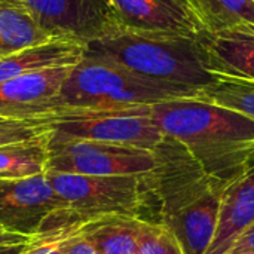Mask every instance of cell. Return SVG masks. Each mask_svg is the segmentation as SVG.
<instances>
[{
  "label": "cell",
  "mask_w": 254,
  "mask_h": 254,
  "mask_svg": "<svg viewBox=\"0 0 254 254\" xmlns=\"http://www.w3.org/2000/svg\"><path fill=\"white\" fill-rule=\"evenodd\" d=\"M153 152L156 167L146 174V188L158 201L156 223L174 235L185 254H205L214 238L226 182L171 138L165 137Z\"/></svg>",
  "instance_id": "obj_1"
},
{
  "label": "cell",
  "mask_w": 254,
  "mask_h": 254,
  "mask_svg": "<svg viewBox=\"0 0 254 254\" xmlns=\"http://www.w3.org/2000/svg\"><path fill=\"white\" fill-rule=\"evenodd\" d=\"M164 137L182 144L205 170L228 182L254 159V121L198 98L150 106Z\"/></svg>",
  "instance_id": "obj_2"
},
{
  "label": "cell",
  "mask_w": 254,
  "mask_h": 254,
  "mask_svg": "<svg viewBox=\"0 0 254 254\" xmlns=\"http://www.w3.org/2000/svg\"><path fill=\"white\" fill-rule=\"evenodd\" d=\"M85 55L118 64L144 79L202 89L216 80L201 37L112 28L85 46Z\"/></svg>",
  "instance_id": "obj_3"
},
{
  "label": "cell",
  "mask_w": 254,
  "mask_h": 254,
  "mask_svg": "<svg viewBox=\"0 0 254 254\" xmlns=\"http://www.w3.org/2000/svg\"><path fill=\"white\" fill-rule=\"evenodd\" d=\"M199 89L159 83L137 76L106 60L86 57L74 64L60 92L51 103V113L61 110H110L155 103L198 98Z\"/></svg>",
  "instance_id": "obj_4"
},
{
  "label": "cell",
  "mask_w": 254,
  "mask_h": 254,
  "mask_svg": "<svg viewBox=\"0 0 254 254\" xmlns=\"http://www.w3.org/2000/svg\"><path fill=\"white\" fill-rule=\"evenodd\" d=\"M65 210L85 223L100 216L125 214L141 219L146 207V174L143 176H82L46 171Z\"/></svg>",
  "instance_id": "obj_5"
},
{
  "label": "cell",
  "mask_w": 254,
  "mask_h": 254,
  "mask_svg": "<svg viewBox=\"0 0 254 254\" xmlns=\"http://www.w3.org/2000/svg\"><path fill=\"white\" fill-rule=\"evenodd\" d=\"M60 137L94 140L153 150L165 138L150 116V106L110 110H61L46 116Z\"/></svg>",
  "instance_id": "obj_6"
},
{
  "label": "cell",
  "mask_w": 254,
  "mask_h": 254,
  "mask_svg": "<svg viewBox=\"0 0 254 254\" xmlns=\"http://www.w3.org/2000/svg\"><path fill=\"white\" fill-rule=\"evenodd\" d=\"M156 167L153 150L49 134L46 171L82 176H143Z\"/></svg>",
  "instance_id": "obj_7"
},
{
  "label": "cell",
  "mask_w": 254,
  "mask_h": 254,
  "mask_svg": "<svg viewBox=\"0 0 254 254\" xmlns=\"http://www.w3.org/2000/svg\"><path fill=\"white\" fill-rule=\"evenodd\" d=\"M52 40L86 46L113 28L107 0H22Z\"/></svg>",
  "instance_id": "obj_8"
},
{
  "label": "cell",
  "mask_w": 254,
  "mask_h": 254,
  "mask_svg": "<svg viewBox=\"0 0 254 254\" xmlns=\"http://www.w3.org/2000/svg\"><path fill=\"white\" fill-rule=\"evenodd\" d=\"M113 28L201 37L205 30L192 0H107Z\"/></svg>",
  "instance_id": "obj_9"
},
{
  "label": "cell",
  "mask_w": 254,
  "mask_h": 254,
  "mask_svg": "<svg viewBox=\"0 0 254 254\" xmlns=\"http://www.w3.org/2000/svg\"><path fill=\"white\" fill-rule=\"evenodd\" d=\"M61 208H65V204L52 189L46 173L0 180V226L6 232L33 238L43 222Z\"/></svg>",
  "instance_id": "obj_10"
},
{
  "label": "cell",
  "mask_w": 254,
  "mask_h": 254,
  "mask_svg": "<svg viewBox=\"0 0 254 254\" xmlns=\"http://www.w3.org/2000/svg\"><path fill=\"white\" fill-rule=\"evenodd\" d=\"M73 65L25 73L0 83V116L40 118L51 113V103L60 92Z\"/></svg>",
  "instance_id": "obj_11"
},
{
  "label": "cell",
  "mask_w": 254,
  "mask_h": 254,
  "mask_svg": "<svg viewBox=\"0 0 254 254\" xmlns=\"http://www.w3.org/2000/svg\"><path fill=\"white\" fill-rule=\"evenodd\" d=\"M253 222L254 159L223 186L214 238L205 254L228 253Z\"/></svg>",
  "instance_id": "obj_12"
},
{
  "label": "cell",
  "mask_w": 254,
  "mask_h": 254,
  "mask_svg": "<svg viewBox=\"0 0 254 254\" xmlns=\"http://www.w3.org/2000/svg\"><path fill=\"white\" fill-rule=\"evenodd\" d=\"M201 42L213 74L254 80V34L241 31L204 33Z\"/></svg>",
  "instance_id": "obj_13"
},
{
  "label": "cell",
  "mask_w": 254,
  "mask_h": 254,
  "mask_svg": "<svg viewBox=\"0 0 254 254\" xmlns=\"http://www.w3.org/2000/svg\"><path fill=\"white\" fill-rule=\"evenodd\" d=\"M85 55V46L68 40H52L0 57V83L43 68L74 65Z\"/></svg>",
  "instance_id": "obj_14"
},
{
  "label": "cell",
  "mask_w": 254,
  "mask_h": 254,
  "mask_svg": "<svg viewBox=\"0 0 254 254\" xmlns=\"http://www.w3.org/2000/svg\"><path fill=\"white\" fill-rule=\"evenodd\" d=\"M141 223L138 217L107 214L85 222L79 231L101 254H135Z\"/></svg>",
  "instance_id": "obj_15"
},
{
  "label": "cell",
  "mask_w": 254,
  "mask_h": 254,
  "mask_svg": "<svg viewBox=\"0 0 254 254\" xmlns=\"http://www.w3.org/2000/svg\"><path fill=\"white\" fill-rule=\"evenodd\" d=\"M48 42L22 0H0V57Z\"/></svg>",
  "instance_id": "obj_16"
},
{
  "label": "cell",
  "mask_w": 254,
  "mask_h": 254,
  "mask_svg": "<svg viewBox=\"0 0 254 254\" xmlns=\"http://www.w3.org/2000/svg\"><path fill=\"white\" fill-rule=\"evenodd\" d=\"M205 33L254 34L253 0H192Z\"/></svg>",
  "instance_id": "obj_17"
},
{
  "label": "cell",
  "mask_w": 254,
  "mask_h": 254,
  "mask_svg": "<svg viewBox=\"0 0 254 254\" xmlns=\"http://www.w3.org/2000/svg\"><path fill=\"white\" fill-rule=\"evenodd\" d=\"M49 134L34 140L1 146L0 180H19L46 173Z\"/></svg>",
  "instance_id": "obj_18"
},
{
  "label": "cell",
  "mask_w": 254,
  "mask_h": 254,
  "mask_svg": "<svg viewBox=\"0 0 254 254\" xmlns=\"http://www.w3.org/2000/svg\"><path fill=\"white\" fill-rule=\"evenodd\" d=\"M198 100L226 107L254 121V80L216 74V80L199 91Z\"/></svg>",
  "instance_id": "obj_19"
},
{
  "label": "cell",
  "mask_w": 254,
  "mask_h": 254,
  "mask_svg": "<svg viewBox=\"0 0 254 254\" xmlns=\"http://www.w3.org/2000/svg\"><path fill=\"white\" fill-rule=\"evenodd\" d=\"M51 132V125L46 116L40 118H6L0 116V147L34 140Z\"/></svg>",
  "instance_id": "obj_20"
},
{
  "label": "cell",
  "mask_w": 254,
  "mask_h": 254,
  "mask_svg": "<svg viewBox=\"0 0 254 254\" xmlns=\"http://www.w3.org/2000/svg\"><path fill=\"white\" fill-rule=\"evenodd\" d=\"M135 254H185L174 235L161 223L143 220Z\"/></svg>",
  "instance_id": "obj_21"
},
{
  "label": "cell",
  "mask_w": 254,
  "mask_h": 254,
  "mask_svg": "<svg viewBox=\"0 0 254 254\" xmlns=\"http://www.w3.org/2000/svg\"><path fill=\"white\" fill-rule=\"evenodd\" d=\"M80 225L60 226L49 231L37 232L28 244L24 254H64L68 238L77 231Z\"/></svg>",
  "instance_id": "obj_22"
},
{
  "label": "cell",
  "mask_w": 254,
  "mask_h": 254,
  "mask_svg": "<svg viewBox=\"0 0 254 254\" xmlns=\"http://www.w3.org/2000/svg\"><path fill=\"white\" fill-rule=\"evenodd\" d=\"M79 228L68 238L67 246H65V250H64V254H101L85 237L80 235Z\"/></svg>",
  "instance_id": "obj_23"
},
{
  "label": "cell",
  "mask_w": 254,
  "mask_h": 254,
  "mask_svg": "<svg viewBox=\"0 0 254 254\" xmlns=\"http://www.w3.org/2000/svg\"><path fill=\"white\" fill-rule=\"evenodd\" d=\"M246 252H254V222L250 228L234 243V246L228 250L226 254H241Z\"/></svg>",
  "instance_id": "obj_24"
},
{
  "label": "cell",
  "mask_w": 254,
  "mask_h": 254,
  "mask_svg": "<svg viewBox=\"0 0 254 254\" xmlns=\"http://www.w3.org/2000/svg\"><path fill=\"white\" fill-rule=\"evenodd\" d=\"M31 238L28 237H22L18 234H12V232H0V244L1 246H10V244H22V243H28Z\"/></svg>",
  "instance_id": "obj_25"
},
{
  "label": "cell",
  "mask_w": 254,
  "mask_h": 254,
  "mask_svg": "<svg viewBox=\"0 0 254 254\" xmlns=\"http://www.w3.org/2000/svg\"><path fill=\"white\" fill-rule=\"evenodd\" d=\"M28 243L22 244H10V246H1L0 244V254H24V252L28 249Z\"/></svg>",
  "instance_id": "obj_26"
},
{
  "label": "cell",
  "mask_w": 254,
  "mask_h": 254,
  "mask_svg": "<svg viewBox=\"0 0 254 254\" xmlns=\"http://www.w3.org/2000/svg\"><path fill=\"white\" fill-rule=\"evenodd\" d=\"M241 254H254V252H246V253H241Z\"/></svg>",
  "instance_id": "obj_27"
},
{
  "label": "cell",
  "mask_w": 254,
  "mask_h": 254,
  "mask_svg": "<svg viewBox=\"0 0 254 254\" xmlns=\"http://www.w3.org/2000/svg\"><path fill=\"white\" fill-rule=\"evenodd\" d=\"M0 232H6V231H3V228L0 226Z\"/></svg>",
  "instance_id": "obj_28"
},
{
  "label": "cell",
  "mask_w": 254,
  "mask_h": 254,
  "mask_svg": "<svg viewBox=\"0 0 254 254\" xmlns=\"http://www.w3.org/2000/svg\"><path fill=\"white\" fill-rule=\"evenodd\" d=\"M253 1H254V0H253Z\"/></svg>",
  "instance_id": "obj_29"
}]
</instances>
